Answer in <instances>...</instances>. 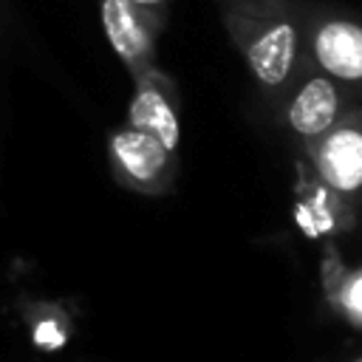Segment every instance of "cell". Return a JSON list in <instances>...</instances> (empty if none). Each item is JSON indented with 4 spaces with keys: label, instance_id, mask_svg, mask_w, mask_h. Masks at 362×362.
Segmentation results:
<instances>
[{
    "label": "cell",
    "instance_id": "obj_3",
    "mask_svg": "<svg viewBox=\"0 0 362 362\" xmlns=\"http://www.w3.org/2000/svg\"><path fill=\"white\" fill-rule=\"evenodd\" d=\"M130 127L144 130L153 139H158L167 153H173L178 147L181 124H178L175 107L167 99V93L161 90V82H156V74H150V71L139 74V88L130 102Z\"/></svg>",
    "mask_w": 362,
    "mask_h": 362
},
{
    "label": "cell",
    "instance_id": "obj_8",
    "mask_svg": "<svg viewBox=\"0 0 362 362\" xmlns=\"http://www.w3.org/2000/svg\"><path fill=\"white\" fill-rule=\"evenodd\" d=\"M28 328H31V342L40 351L62 348L71 334V322L62 317L57 305H48V303H37L28 308Z\"/></svg>",
    "mask_w": 362,
    "mask_h": 362
},
{
    "label": "cell",
    "instance_id": "obj_1",
    "mask_svg": "<svg viewBox=\"0 0 362 362\" xmlns=\"http://www.w3.org/2000/svg\"><path fill=\"white\" fill-rule=\"evenodd\" d=\"M102 25L122 62L133 74L147 71L153 54V34L147 14L133 0H102Z\"/></svg>",
    "mask_w": 362,
    "mask_h": 362
},
{
    "label": "cell",
    "instance_id": "obj_10",
    "mask_svg": "<svg viewBox=\"0 0 362 362\" xmlns=\"http://www.w3.org/2000/svg\"><path fill=\"white\" fill-rule=\"evenodd\" d=\"M136 6H156V3H161V0H133Z\"/></svg>",
    "mask_w": 362,
    "mask_h": 362
},
{
    "label": "cell",
    "instance_id": "obj_7",
    "mask_svg": "<svg viewBox=\"0 0 362 362\" xmlns=\"http://www.w3.org/2000/svg\"><path fill=\"white\" fill-rule=\"evenodd\" d=\"M334 116H337V90L322 76L308 79L288 107V122L303 136L325 133L334 124Z\"/></svg>",
    "mask_w": 362,
    "mask_h": 362
},
{
    "label": "cell",
    "instance_id": "obj_2",
    "mask_svg": "<svg viewBox=\"0 0 362 362\" xmlns=\"http://www.w3.org/2000/svg\"><path fill=\"white\" fill-rule=\"evenodd\" d=\"M170 153L161 147L158 139H153L144 130L124 127L110 136V161L122 181L147 187L158 181V175L167 167Z\"/></svg>",
    "mask_w": 362,
    "mask_h": 362
},
{
    "label": "cell",
    "instance_id": "obj_4",
    "mask_svg": "<svg viewBox=\"0 0 362 362\" xmlns=\"http://www.w3.org/2000/svg\"><path fill=\"white\" fill-rule=\"evenodd\" d=\"M320 65L339 79H362V25L334 20L314 37Z\"/></svg>",
    "mask_w": 362,
    "mask_h": 362
},
{
    "label": "cell",
    "instance_id": "obj_12",
    "mask_svg": "<svg viewBox=\"0 0 362 362\" xmlns=\"http://www.w3.org/2000/svg\"><path fill=\"white\" fill-rule=\"evenodd\" d=\"M359 272H362V269H359Z\"/></svg>",
    "mask_w": 362,
    "mask_h": 362
},
{
    "label": "cell",
    "instance_id": "obj_5",
    "mask_svg": "<svg viewBox=\"0 0 362 362\" xmlns=\"http://www.w3.org/2000/svg\"><path fill=\"white\" fill-rule=\"evenodd\" d=\"M297 51V31L288 23H277L272 28H266L246 51L252 71L257 74V79L263 85H277L286 79L291 59Z\"/></svg>",
    "mask_w": 362,
    "mask_h": 362
},
{
    "label": "cell",
    "instance_id": "obj_6",
    "mask_svg": "<svg viewBox=\"0 0 362 362\" xmlns=\"http://www.w3.org/2000/svg\"><path fill=\"white\" fill-rule=\"evenodd\" d=\"M320 167L337 189L351 192L362 187V133L354 127L331 133L320 150Z\"/></svg>",
    "mask_w": 362,
    "mask_h": 362
},
{
    "label": "cell",
    "instance_id": "obj_11",
    "mask_svg": "<svg viewBox=\"0 0 362 362\" xmlns=\"http://www.w3.org/2000/svg\"><path fill=\"white\" fill-rule=\"evenodd\" d=\"M354 362H362V356H359V359H354Z\"/></svg>",
    "mask_w": 362,
    "mask_h": 362
},
{
    "label": "cell",
    "instance_id": "obj_9",
    "mask_svg": "<svg viewBox=\"0 0 362 362\" xmlns=\"http://www.w3.org/2000/svg\"><path fill=\"white\" fill-rule=\"evenodd\" d=\"M342 305H345V311L351 314V320L362 325V272H354V274L345 277V286H342Z\"/></svg>",
    "mask_w": 362,
    "mask_h": 362
}]
</instances>
